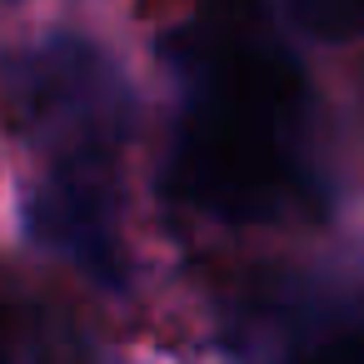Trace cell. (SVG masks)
<instances>
[{"instance_id":"6da1fadb","label":"cell","mask_w":364,"mask_h":364,"mask_svg":"<svg viewBox=\"0 0 364 364\" xmlns=\"http://www.w3.org/2000/svg\"><path fill=\"white\" fill-rule=\"evenodd\" d=\"M165 60L180 80L170 200L225 225L314 215L324 185L309 85L264 0H205L165 41Z\"/></svg>"},{"instance_id":"7a4b0ae2","label":"cell","mask_w":364,"mask_h":364,"mask_svg":"<svg viewBox=\"0 0 364 364\" xmlns=\"http://www.w3.org/2000/svg\"><path fill=\"white\" fill-rule=\"evenodd\" d=\"M6 95L26 135L55 160H115L135 100L120 70L80 36L31 41L6 60Z\"/></svg>"},{"instance_id":"3957f363","label":"cell","mask_w":364,"mask_h":364,"mask_svg":"<svg viewBox=\"0 0 364 364\" xmlns=\"http://www.w3.org/2000/svg\"><path fill=\"white\" fill-rule=\"evenodd\" d=\"M26 235L41 250L70 259L100 289H125L130 279L110 160H55L26 200Z\"/></svg>"},{"instance_id":"277c9868","label":"cell","mask_w":364,"mask_h":364,"mask_svg":"<svg viewBox=\"0 0 364 364\" xmlns=\"http://www.w3.org/2000/svg\"><path fill=\"white\" fill-rule=\"evenodd\" d=\"M289 21L309 41L349 46L364 41V0H289Z\"/></svg>"},{"instance_id":"5b68a950","label":"cell","mask_w":364,"mask_h":364,"mask_svg":"<svg viewBox=\"0 0 364 364\" xmlns=\"http://www.w3.org/2000/svg\"><path fill=\"white\" fill-rule=\"evenodd\" d=\"M304 359H319V364H349V359H364V329H349V334H324L314 344L299 349Z\"/></svg>"}]
</instances>
